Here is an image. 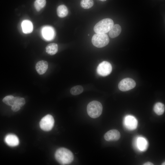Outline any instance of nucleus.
Listing matches in <instances>:
<instances>
[{
    "label": "nucleus",
    "instance_id": "1",
    "mask_svg": "<svg viewBox=\"0 0 165 165\" xmlns=\"http://www.w3.org/2000/svg\"><path fill=\"white\" fill-rule=\"evenodd\" d=\"M57 161L61 165H68L71 163L74 160V155L71 151L64 148L58 149L55 153Z\"/></svg>",
    "mask_w": 165,
    "mask_h": 165
},
{
    "label": "nucleus",
    "instance_id": "2",
    "mask_svg": "<svg viewBox=\"0 0 165 165\" xmlns=\"http://www.w3.org/2000/svg\"><path fill=\"white\" fill-rule=\"evenodd\" d=\"M113 20L107 18L101 20L97 23L94 28V31L96 33H106L109 31L114 25Z\"/></svg>",
    "mask_w": 165,
    "mask_h": 165
},
{
    "label": "nucleus",
    "instance_id": "3",
    "mask_svg": "<svg viewBox=\"0 0 165 165\" xmlns=\"http://www.w3.org/2000/svg\"><path fill=\"white\" fill-rule=\"evenodd\" d=\"M102 108V105L100 102L96 101H93L90 102L87 105V113L91 118H96L101 115Z\"/></svg>",
    "mask_w": 165,
    "mask_h": 165
},
{
    "label": "nucleus",
    "instance_id": "4",
    "mask_svg": "<svg viewBox=\"0 0 165 165\" xmlns=\"http://www.w3.org/2000/svg\"><path fill=\"white\" fill-rule=\"evenodd\" d=\"M91 41L95 46L98 48H102L109 42L108 36L105 33H96L92 37Z\"/></svg>",
    "mask_w": 165,
    "mask_h": 165
},
{
    "label": "nucleus",
    "instance_id": "5",
    "mask_svg": "<svg viewBox=\"0 0 165 165\" xmlns=\"http://www.w3.org/2000/svg\"><path fill=\"white\" fill-rule=\"evenodd\" d=\"M54 120L53 116L49 114L43 117L41 119L39 126L40 128L45 131L50 130L53 128Z\"/></svg>",
    "mask_w": 165,
    "mask_h": 165
},
{
    "label": "nucleus",
    "instance_id": "6",
    "mask_svg": "<svg viewBox=\"0 0 165 165\" xmlns=\"http://www.w3.org/2000/svg\"><path fill=\"white\" fill-rule=\"evenodd\" d=\"M112 70V67L111 64L108 61H103L98 66L97 72L100 75L105 76L111 73Z\"/></svg>",
    "mask_w": 165,
    "mask_h": 165
},
{
    "label": "nucleus",
    "instance_id": "7",
    "mask_svg": "<svg viewBox=\"0 0 165 165\" xmlns=\"http://www.w3.org/2000/svg\"><path fill=\"white\" fill-rule=\"evenodd\" d=\"M135 81L130 78H126L122 80L118 84L120 90L126 91L134 88L136 86Z\"/></svg>",
    "mask_w": 165,
    "mask_h": 165
},
{
    "label": "nucleus",
    "instance_id": "8",
    "mask_svg": "<svg viewBox=\"0 0 165 165\" xmlns=\"http://www.w3.org/2000/svg\"><path fill=\"white\" fill-rule=\"evenodd\" d=\"M124 124L127 129L132 130L136 128L138 125V121L134 116L128 115L125 117Z\"/></svg>",
    "mask_w": 165,
    "mask_h": 165
},
{
    "label": "nucleus",
    "instance_id": "9",
    "mask_svg": "<svg viewBox=\"0 0 165 165\" xmlns=\"http://www.w3.org/2000/svg\"><path fill=\"white\" fill-rule=\"evenodd\" d=\"M42 33L43 38L47 41L53 39L55 35L54 30L53 28L50 26L43 27L42 30Z\"/></svg>",
    "mask_w": 165,
    "mask_h": 165
},
{
    "label": "nucleus",
    "instance_id": "10",
    "mask_svg": "<svg viewBox=\"0 0 165 165\" xmlns=\"http://www.w3.org/2000/svg\"><path fill=\"white\" fill-rule=\"evenodd\" d=\"M119 132L117 130L113 129L107 132L105 134L104 137L107 141H116L120 138Z\"/></svg>",
    "mask_w": 165,
    "mask_h": 165
},
{
    "label": "nucleus",
    "instance_id": "11",
    "mask_svg": "<svg viewBox=\"0 0 165 165\" xmlns=\"http://www.w3.org/2000/svg\"><path fill=\"white\" fill-rule=\"evenodd\" d=\"M5 141L9 146L14 147L19 144V140L15 134H9L6 136Z\"/></svg>",
    "mask_w": 165,
    "mask_h": 165
},
{
    "label": "nucleus",
    "instance_id": "12",
    "mask_svg": "<svg viewBox=\"0 0 165 165\" xmlns=\"http://www.w3.org/2000/svg\"><path fill=\"white\" fill-rule=\"evenodd\" d=\"M48 68L47 62L44 60L39 61L35 65L36 69L38 73L40 75H42L45 73Z\"/></svg>",
    "mask_w": 165,
    "mask_h": 165
},
{
    "label": "nucleus",
    "instance_id": "13",
    "mask_svg": "<svg viewBox=\"0 0 165 165\" xmlns=\"http://www.w3.org/2000/svg\"><path fill=\"white\" fill-rule=\"evenodd\" d=\"M23 32L25 34L31 33L33 30L32 23L30 20H26L23 21L21 24Z\"/></svg>",
    "mask_w": 165,
    "mask_h": 165
},
{
    "label": "nucleus",
    "instance_id": "14",
    "mask_svg": "<svg viewBox=\"0 0 165 165\" xmlns=\"http://www.w3.org/2000/svg\"><path fill=\"white\" fill-rule=\"evenodd\" d=\"M121 31V26L118 24H115L113 26L109 31V36L111 38H115L119 35Z\"/></svg>",
    "mask_w": 165,
    "mask_h": 165
},
{
    "label": "nucleus",
    "instance_id": "15",
    "mask_svg": "<svg viewBox=\"0 0 165 165\" xmlns=\"http://www.w3.org/2000/svg\"><path fill=\"white\" fill-rule=\"evenodd\" d=\"M46 52L51 55L55 54L58 51V46L55 43H51L48 44L46 48Z\"/></svg>",
    "mask_w": 165,
    "mask_h": 165
},
{
    "label": "nucleus",
    "instance_id": "16",
    "mask_svg": "<svg viewBox=\"0 0 165 165\" xmlns=\"http://www.w3.org/2000/svg\"><path fill=\"white\" fill-rule=\"evenodd\" d=\"M57 15L59 17L64 18L68 15V10L65 5H61L57 7Z\"/></svg>",
    "mask_w": 165,
    "mask_h": 165
},
{
    "label": "nucleus",
    "instance_id": "17",
    "mask_svg": "<svg viewBox=\"0 0 165 165\" xmlns=\"http://www.w3.org/2000/svg\"><path fill=\"white\" fill-rule=\"evenodd\" d=\"M137 146L141 151H144L147 148L148 143L147 140L142 137L138 138L137 140Z\"/></svg>",
    "mask_w": 165,
    "mask_h": 165
},
{
    "label": "nucleus",
    "instance_id": "18",
    "mask_svg": "<svg viewBox=\"0 0 165 165\" xmlns=\"http://www.w3.org/2000/svg\"><path fill=\"white\" fill-rule=\"evenodd\" d=\"M165 108V105L163 103L157 102L155 105L153 110L156 114L158 115H161L164 113Z\"/></svg>",
    "mask_w": 165,
    "mask_h": 165
},
{
    "label": "nucleus",
    "instance_id": "19",
    "mask_svg": "<svg viewBox=\"0 0 165 165\" xmlns=\"http://www.w3.org/2000/svg\"><path fill=\"white\" fill-rule=\"evenodd\" d=\"M46 3V0H35L34 3V6L36 10L39 11L45 6Z\"/></svg>",
    "mask_w": 165,
    "mask_h": 165
},
{
    "label": "nucleus",
    "instance_id": "20",
    "mask_svg": "<svg viewBox=\"0 0 165 165\" xmlns=\"http://www.w3.org/2000/svg\"><path fill=\"white\" fill-rule=\"evenodd\" d=\"M83 91V87L80 85H77L72 87L70 90L71 94L76 95L80 94Z\"/></svg>",
    "mask_w": 165,
    "mask_h": 165
},
{
    "label": "nucleus",
    "instance_id": "21",
    "mask_svg": "<svg viewBox=\"0 0 165 165\" xmlns=\"http://www.w3.org/2000/svg\"><path fill=\"white\" fill-rule=\"evenodd\" d=\"M94 4L93 0H81L80 4L84 9H89L93 6Z\"/></svg>",
    "mask_w": 165,
    "mask_h": 165
},
{
    "label": "nucleus",
    "instance_id": "22",
    "mask_svg": "<svg viewBox=\"0 0 165 165\" xmlns=\"http://www.w3.org/2000/svg\"><path fill=\"white\" fill-rule=\"evenodd\" d=\"M3 102L6 105L12 106L15 104V97L12 95H8L5 97Z\"/></svg>",
    "mask_w": 165,
    "mask_h": 165
},
{
    "label": "nucleus",
    "instance_id": "23",
    "mask_svg": "<svg viewBox=\"0 0 165 165\" xmlns=\"http://www.w3.org/2000/svg\"><path fill=\"white\" fill-rule=\"evenodd\" d=\"M25 103V100L24 98L19 97H15V104L21 107L24 105Z\"/></svg>",
    "mask_w": 165,
    "mask_h": 165
},
{
    "label": "nucleus",
    "instance_id": "24",
    "mask_svg": "<svg viewBox=\"0 0 165 165\" xmlns=\"http://www.w3.org/2000/svg\"><path fill=\"white\" fill-rule=\"evenodd\" d=\"M20 107H21L18 105L14 104L12 106L11 109L14 112H17L20 110Z\"/></svg>",
    "mask_w": 165,
    "mask_h": 165
},
{
    "label": "nucleus",
    "instance_id": "25",
    "mask_svg": "<svg viewBox=\"0 0 165 165\" xmlns=\"http://www.w3.org/2000/svg\"><path fill=\"white\" fill-rule=\"evenodd\" d=\"M143 165H153L154 164L150 162H148L144 163Z\"/></svg>",
    "mask_w": 165,
    "mask_h": 165
},
{
    "label": "nucleus",
    "instance_id": "26",
    "mask_svg": "<svg viewBox=\"0 0 165 165\" xmlns=\"http://www.w3.org/2000/svg\"><path fill=\"white\" fill-rule=\"evenodd\" d=\"M98 0L103 2V1H106V0Z\"/></svg>",
    "mask_w": 165,
    "mask_h": 165
},
{
    "label": "nucleus",
    "instance_id": "27",
    "mask_svg": "<svg viewBox=\"0 0 165 165\" xmlns=\"http://www.w3.org/2000/svg\"><path fill=\"white\" fill-rule=\"evenodd\" d=\"M162 165H165V162L163 163V164H162Z\"/></svg>",
    "mask_w": 165,
    "mask_h": 165
}]
</instances>
